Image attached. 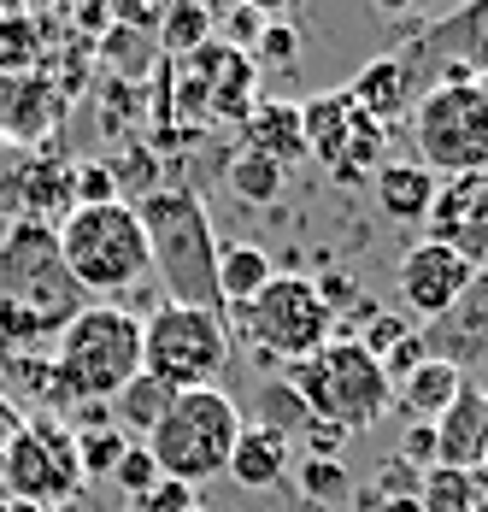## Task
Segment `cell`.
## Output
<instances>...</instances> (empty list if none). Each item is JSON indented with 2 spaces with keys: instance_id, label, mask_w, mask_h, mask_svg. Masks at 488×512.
Here are the masks:
<instances>
[{
  "instance_id": "1",
  "label": "cell",
  "mask_w": 488,
  "mask_h": 512,
  "mask_svg": "<svg viewBox=\"0 0 488 512\" xmlns=\"http://www.w3.org/2000/svg\"><path fill=\"white\" fill-rule=\"evenodd\" d=\"M83 307H89V295L71 283L53 230L6 224V236H0V359L42 348Z\"/></svg>"
},
{
  "instance_id": "2",
  "label": "cell",
  "mask_w": 488,
  "mask_h": 512,
  "mask_svg": "<svg viewBox=\"0 0 488 512\" xmlns=\"http://www.w3.org/2000/svg\"><path fill=\"white\" fill-rule=\"evenodd\" d=\"M48 365L59 407H112L142 377V318L112 301H89L53 336Z\"/></svg>"
},
{
  "instance_id": "3",
  "label": "cell",
  "mask_w": 488,
  "mask_h": 512,
  "mask_svg": "<svg viewBox=\"0 0 488 512\" xmlns=\"http://www.w3.org/2000/svg\"><path fill=\"white\" fill-rule=\"evenodd\" d=\"M59 259L71 271V283L83 295H130L153 277V248L147 230L136 218V206L112 201V206H77L59 230Z\"/></svg>"
},
{
  "instance_id": "4",
  "label": "cell",
  "mask_w": 488,
  "mask_h": 512,
  "mask_svg": "<svg viewBox=\"0 0 488 512\" xmlns=\"http://www.w3.org/2000/svg\"><path fill=\"white\" fill-rule=\"evenodd\" d=\"M289 389L306 407V418H318L342 436L347 430H377L394 407V383L353 336H330L312 359H300L289 371Z\"/></svg>"
},
{
  "instance_id": "5",
  "label": "cell",
  "mask_w": 488,
  "mask_h": 512,
  "mask_svg": "<svg viewBox=\"0 0 488 512\" xmlns=\"http://www.w3.org/2000/svg\"><path fill=\"white\" fill-rule=\"evenodd\" d=\"M136 218H142L147 248H153V271L165 277L171 301L177 307H206L224 318V301H218V248H212V224H206L195 195L153 189L136 206Z\"/></svg>"
},
{
  "instance_id": "6",
  "label": "cell",
  "mask_w": 488,
  "mask_h": 512,
  "mask_svg": "<svg viewBox=\"0 0 488 512\" xmlns=\"http://www.w3.org/2000/svg\"><path fill=\"white\" fill-rule=\"evenodd\" d=\"M242 442V412L224 389H189V395H171V407L159 412L153 436L142 448L153 454L159 477H177L200 489L206 477H224L230 454Z\"/></svg>"
},
{
  "instance_id": "7",
  "label": "cell",
  "mask_w": 488,
  "mask_h": 512,
  "mask_svg": "<svg viewBox=\"0 0 488 512\" xmlns=\"http://www.w3.org/2000/svg\"><path fill=\"white\" fill-rule=\"evenodd\" d=\"M412 142H418V165L447 177H471L488 171V83L459 71L441 77L430 89H418L412 101Z\"/></svg>"
},
{
  "instance_id": "8",
  "label": "cell",
  "mask_w": 488,
  "mask_h": 512,
  "mask_svg": "<svg viewBox=\"0 0 488 512\" xmlns=\"http://www.w3.org/2000/svg\"><path fill=\"white\" fill-rule=\"evenodd\" d=\"M230 359V324L206 307H165L142 324V371L159 377L171 395H189V389H212V377L224 371Z\"/></svg>"
},
{
  "instance_id": "9",
  "label": "cell",
  "mask_w": 488,
  "mask_h": 512,
  "mask_svg": "<svg viewBox=\"0 0 488 512\" xmlns=\"http://www.w3.org/2000/svg\"><path fill=\"white\" fill-rule=\"evenodd\" d=\"M242 318V336L259 348L265 359H312L324 342H330V330H336V318L330 307L318 301V283L312 277H300V271H277L247 307H236Z\"/></svg>"
},
{
  "instance_id": "10",
  "label": "cell",
  "mask_w": 488,
  "mask_h": 512,
  "mask_svg": "<svg viewBox=\"0 0 488 512\" xmlns=\"http://www.w3.org/2000/svg\"><path fill=\"white\" fill-rule=\"evenodd\" d=\"M0 489L24 507H71L83 489V465H77V436L65 418H24V430L6 442L0 454Z\"/></svg>"
},
{
  "instance_id": "11",
  "label": "cell",
  "mask_w": 488,
  "mask_h": 512,
  "mask_svg": "<svg viewBox=\"0 0 488 512\" xmlns=\"http://www.w3.org/2000/svg\"><path fill=\"white\" fill-rule=\"evenodd\" d=\"M300 124H306V154L318 159L336 183H371L383 171V148H389V130L371 124L347 89H324L312 101H300Z\"/></svg>"
},
{
  "instance_id": "12",
  "label": "cell",
  "mask_w": 488,
  "mask_h": 512,
  "mask_svg": "<svg viewBox=\"0 0 488 512\" xmlns=\"http://www.w3.org/2000/svg\"><path fill=\"white\" fill-rule=\"evenodd\" d=\"M12 212V224H42V230H59L71 212H77V195H71V165L53 154V148H36V154L12 159V171L0 177V218Z\"/></svg>"
},
{
  "instance_id": "13",
  "label": "cell",
  "mask_w": 488,
  "mask_h": 512,
  "mask_svg": "<svg viewBox=\"0 0 488 512\" xmlns=\"http://www.w3.org/2000/svg\"><path fill=\"white\" fill-rule=\"evenodd\" d=\"M471 277H477V265L465 254H453L441 242H418V248L400 254V301L418 312V318L436 324V318H447V312L465 301Z\"/></svg>"
},
{
  "instance_id": "14",
  "label": "cell",
  "mask_w": 488,
  "mask_h": 512,
  "mask_svg": "<svg viewBox=\"0 0 488 512\" xmlns=\"http://www.w3.org/2000/svg\"><path fill=\"white\" fill-rule=\"evenodd\" d=\"M424 224H430V242L465 254L471 265H488V171L447 177Z\"/></svg>"
},
{
  "instance_id": "15",
  "label": "cell",
  "mask_w": 488,
  "mask_h": 512,
  "mask_svg": "<svg viewBox=\"0 0 488 512\" xmlns=\"http://www.w3.org/2000/svg\"><path fill=\"white\" fill-rule=\"evenodd\" d=\"M59 106H65V95L42 71H0V136L42 142L59 124Z\"/></svg>"
},
{
  "instance_id": "16",
  "label": "cell",
  "mask_w": 488,
  "mask_h": 512,
  "mask_svg": "<svg viewBox=\"0 0 488 512\" xmlns=\"http://www.w3.org/2000/svg\"><path fill=\"white\" fill-rule=\"evenodd\" d=\"M436 465H453V471L488 465V395L459 389V401L436 418Z\"/></svg>"
},
{
  "instance_id": "17",
  "label": "cell",
  "mask_w": 488,
  "mask_h": 512,
  "mask_svg": "<svg viewBox=\"0 0 488 512\" xmlns=\"http://www.w3.org/2000/svg\"><path fill=\"white\" fill-rule=\"evenodd\" d=\"M424 342H430V354L447 348V365H453V371H459L465 359L488 354V265H477L465 301L447 312V318H436V330H424Z\"/></svg>"
},
{
  "instance_id": "18",
  "label": "cell",
  "mask_w": 488,
  "mask_h": 512,
  "mask_svg": "<svg viewBox=\"0 0 488 512\" xmlns=\"http://www.w3.org/2000/svg\"><path fill=\"white\" fill-rule=\"evenodd\" d=\"M247 148L242 154H259L271 165H294L306 154V124H300V101H253V112L242 118Z\"/></svg>"
},
{
  "instance_id": "19",
  "label": "cell",
  "mask_w": 488,
  "mask_h": 512,
  "mask_svg": "<svg viewBox=\"0 0 488 512\" xmlns=\"http://www.w3.org/2000/svg\"><path fill=\"white\" fill-rule=\"evenodd\" d=\"M347 95H353V106H359L371 124L389 130L394 118L412 106V95H418V89H412V59H394V53L389 59H371V65L347 83Z\"/></svg>"
},
{
  "instance_id": "20",
  "label": "cell",
  "mask_w": 488,
  "mask_h": 512,
  "mask_svg": "<svg viewBox=\"0 0 488 512\" xmlns=\"http://www.w3.org/2000/svg\"><path fill=\"white\" fill-rule=\"evenodd\" d=\"M377 183V206L389 212V218H400V224H424L430 218V206H436V189L441 177L436 171H424L418 159H383V171L371 177Z\"/></svg>"
},
{
  "instance_id": "21",
  "label": "cell",
  "mask_w": 488,
  "mask_h": 512,
  "mask_svg": "<svg viewBox=\"0 0 488 512\" xmlns=\"http://www.w3.org/2000/svg\"><path fill=\"white\" fill-rule=\"evenodd\" d=\"M459 389H465V371H453L441 354H430L412 377H400V383H394V401L412 412L418 424H436L441 412L459 401Z\"/></svg>"
},
{
  "instance_id": "22",
  "label": "cell",
  "mask_w": 488,
  "mask_h": 512,
  "mask_svg": "<svg viewBox=\"0 0 488 512\" xmlns=\"http://www.w3.org/2000/svg\"><path fill=\"white\" fill-rule=\"evenodd\" d=\"M283 471H289V436H277L265 424H242V442H236L224 477H236L242 489H271V483H283Z\"/></svg>"
},
{
  "instance_id": "23",
  "label": "cell",
  "mask_w": 488,
  "mask_h": 512,
  "mask_svg": "<svg viewBox=\"0 0 488 512\" xmlns=\"http://www.w3.org/2000/svg\"><path fill=\"white\" fill-rule=\"evenodd\" d=\"M277 271H271V259H265V248H253V242H236V248H218V301H224V312L247 307L265 283H271Z\"/></svg>"
},
{
  "instance_id": "24",
  "label": "cell",
  "mask_w": 488,
  "mask_h": 512,
  "mask_svg": "<svg viewBox=\"0 0 488 512\" xmlns=\"http://www.w3.org/2000/svg\"><path fill=\"white\" fill-rule=\"evenodd\" d=\"M165 407H171V389H165L159 377H147V371H142V377L112 401V424H118L124 436H130V430H136V436H153V424H159V412H165Z\"/></svg>"
},
{
  "instance_id": "25",
  "label": "cell",
  "mask_w": 488,
  "mask_h": 512,
  "mask_svg": "<svg viewBox=\"0 0 488 512\" xmlns=\"http://www.w3.org/2000/svg\"><path fill=\"white\" fill-rule=\"evenodd\" d=\"M418 507L424 512H471L477 507V483H471V471L430 465V471L418 477Z\"/></svg>"
},
{
  "instance_id": "26",
  "label": "cell",
  "mask_w": 488,
  "mask_h": 512,
  "mask_svg": "<svg viewBox=\"0 0 488 512\" xmlns=\"http://www.w3.org/2000/svg\"><path fill=\"white\" fill-rule=\"evenodd\" d=\"M212 30H218V18L206 6H171L165 24H159V48L171 53V59H189V53H200L212 42Z\"/></svg>"
},
{
  "instance_id": "27",
  "label": "cell",
  "mask_w": 488,
  "mask_h": 512,
  "mask_svg": "<svg viewBox=\"0 0 488 512\" xmlns=\"http://www.w3.org/2000/svg\"><path fill=\"white\" fill-rule=\"evenodd\" d=\"M277 189H283V165H271V159H259V154L230 159V195L236 201L265 206V201H277Z\"/></svg>"
},
{
  "instance_id": "28",
  "label": "cell",
  "mask_w": 488,
  "mask_h": 512,
  "mask_svg": "<svg viewBox=\"0 0 488 512\" xmlns=\"http://www.w3.org/2000/svg\"><path fill=\"white\" fill-rule=\"evenodd\" d=\"M253 71L265 65V71H294V59H300V30L283 24V18H271L265 30H259V42H253Z\"/></svg>"
},
{
  "instance_id": "29",
  "label": "cell",
  "mask_w": 488,
  "mask_h": 512,
  "mask_svg": "<svg viewBox=\"0 0 488 512\" xmlns=\"http://www.w3.org/2000/svg\"><path fill=\"white\" fill-rule=\"evenodd\" d=\"M112 483H118V489H124L130 501H142L147 489L159 483V465H153V454H147L142 442H130V454L118 460V471H112Z\"/></svg>"
},
{
  "instance_id": "30",
  "label": "cell",
  "mask_w": 488,
  "mask_h": 512,
  "mask_svg": "<svg viewBox=\"0 0 488 512\" xmlns=\"http://www.w3.org/2000/svg\"><path fill=\"white\" fill-rule=\"evenodd\" d=\"M300 483H306V495H312V501H324V507L347 495V471L336 460H306V465H300Z\"/></svg>"
},
{
  "instance_id": "31",
  "label": "cell",
  "mask_w": 488,
  "mask_h": 512,
  "mask_svg": "<svg viewBox=\"0 0 488 512\" xmlns=\"http://www.w3.org/2000/svg\"><path fill=\"white\" fill-rule=\"evenodd\" d=\"M136 512H195V489L177 483V477H159L142 501H136Z\"/></svg>"
},
{
  "instance_id": "32",
  "label": "cell",
  "mask_w": 488,
  "mask_h": 512,
  "mask_svg": "<svg viewBox=\"0 0 488 512\" xmlns=\"http://www.w3.org/2000/svg\"><path fill=\"white\" fill-rule=\"evenodd\" d=\"M424 359H430V342H424V330H412L400 348H389V354H383V377H389V383H400V377H412Z\"/></svg>"
},
{
  "instance_id": "33",
  "label": "cell",
  "mask_w": 488,
  "mask_h": 512,
  "mask_svg": "<svg viewBox=\"0 0 488 512\" xmlns=\"http://www.w3.org/2000/svg\"><path fill=\"white\" fill-rule=\"evenodd\" d=\"M400 465H412V471H430V465H436V424H406V436H400Z\"/></svg>"
},
{
  "instance_id": "34",
  "label": "cell",
  "mask_w": 488,
  "mask_h": 512,
  "mask_svg": "<svg viewBox=\"0 0 488 512\" xmlns=\"http://www.w3.org/2000/svg\"><path fill=\"white\" fill-rule=\"evenodd\" d=\"M271 18L265 12H253V6H242V12H230L224 18V30H230V48L236 53H253V42H259V30H265Z\"/></svg>"
},
{
  "instance_id": "35",
  "label": "cell",
  "mask_w": 488,
  "mask_h": 512,
  "mask_svg": "<svg viewBox=\"0 0 488 512\" xmlns=\"http://www.w3.org/2000/svg\"><path fill=\"white\" fill-rule=\"evenodd\" d=\"M318 301H324V307H330V318H336L347 301H359V289H353V277L330 271V277H318Z\"/></svg>"
},
{
  "instance_id": "36",
  "label": "cell",
  "mask_w": 488,
  "mask_h": 512,
  "mask_svg": "<svg viewBox=\"0 0 488 512\" xmlns=\"http://www.w3.org/2000/svg\"><path fill=\"white\" fill-rule=\"evenodd\" d=\"M471 483H477V507H471V512H488V465H483V471H471Z\"/></svg>"
},
{
  "instance_id": "37",
  "label": "cell",
  "mask_w": 488,
  "mask_h": 512,
  "mask_svg": "<svg viewBox=\"0 0 488 512\" xmlns=\"http://www.w3.org/2000/svg\"><path fill=\"white\" fill-rule=\"evenodd\" d=\"M6 512H42V507H24V501H12V507H6Z\"/></svg>"
},
{
  "instance_id": "38",
  "label": "cell",
  "mask_w": 488,
  "mask_h": 512,
  "mask_svg": "<svg viewBox=\"0 0 488 512\" xmlns=\"http://www.w3.org/2000/svg\"><path fill=\"white\" fill-rule=\"evenodd\" d=\"M0 236H6V218H0Z\"/></svg>"
},
{
  "instance_id": "39",
  "label": "cell",
  "mask_w": 488,
  "mask_h": 512,
  "mask_svg": "<svg viewBox=\"0 0 488 512\" xmlns=\"http://www.w3.org/2000/svg\"><path fill=\"white\" fill-rule=\"evenodd\" d=\"M195 512H206V507H195Z\"/></svg>"
}]
</instances>
